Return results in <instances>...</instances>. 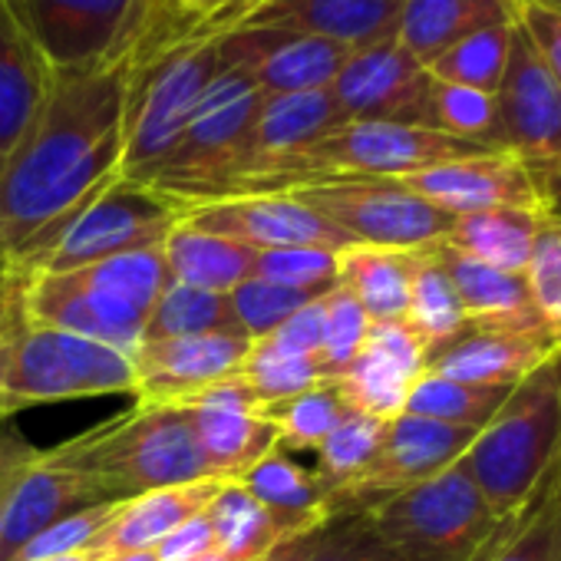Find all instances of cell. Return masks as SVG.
I'll use <instances>...</instances> for the list:
<instances>
[{
	"mask_svg": "<svg viewBox=\"0 0 561 561\" xmlns=\"http://www.w3.org/2000/svg\"><path fill=\"white\" fill-rule=\"evenodd\" d=\"M254 393L238 374L182 403L192 413V426L211 476L225 482H234L277 446V433L254 416Z\"/></svg>",
	"mask_w": 561,
	"mask_h": 561,
	"instance_id": "21",
	"label": "cell"
},
{
	"mask_svg": "<svg viewBox=\"0 0 561 561\" xmlns=\"http://www.w3.org/2000/svg\"><path fill=\"white\" fill-rule=\"evenodd\" d=\"M238 377L248 383L257 403L267 400H285L295 397L314 383H324L318 357H291V354H277L264 344H251L248 357L238 367Z\"/></svg>",
	"mask_w": 561,
	"mask_h": 561,
	"instance_id": "44",
	"label": "cell"
},
{
	"mask_svg": "<svg viewBox=\"0 0 561 561\" xmlns=\"http://www.w3.org/2000/svg\"><path fill=\"white\" fill-rule=\"evenodd\" d=\"M254 274L271 280V285L321 298L337 285V261H334V251H321V248L257 251Z\"/></svg>",
	"mask_w": 561,
	"mask_h": 561,
	"instance_id": "48",
	"label": "cell"
},
{
	"mask_svg": "<svg viewBox=\"0 0 561 561\" xmlns=\"http://www.w3.org/2000/svg\"><path fill=\"white\" fill-rule=\"evenodd\" d=\"M41 456L44 449H37L18 426H0V518H4L11 492Z\"/></svg>",
	"mask_w": 561,
	"mask_h": 561,
	"instance_id": "52",
	"label": "cell"
},
{
	"mask_svg": "<svg viewBox=\"0 0 561 561\" xmlns=\"http://www.w3.org/2000/svg\"><path fill=\"white\" fill-rule=\"evenodd\" d=\"M397 182L453 218L495 211V208H525V211L554 215L541 182L531 175V169L518 156L505 149L453 159V162L403 175Z\"/></svg>",
	"mask_w": 561,
	"mask_h": 561,
	"instance_id": "17",
	"label": "cell"
},
{
	"mask_svg": "<svg viewBox=\"0 0 561 561\" xmlns=\"http://www.w3.org/2000/svg\"><path fill=\"white\" fill-rule=\"evenodd\" d=\"M198 561H228L221 551H211V554H205V558H198Z\"/></svg>",
	"mask_w": 561,
	"mask_h": 561,
	"instance_id": "60",
	"label": "cell"
},
{
	"mask_svg": "<svg viewBox=\"0 0 561 561\" xmlns=\"http://www.w3.org/2000/svg\"><path fill=\"white\" fill-rule=\"evenodd\" d=\"M254 254L257 251L238 241L188 228L185 221H179L162 244L169 280L215 295H228L254 274Z\"/></svg>",
	"mask_w": 561,
	"mask_h": 561,
	"instance_id": "32",
	"label": "cell"
},
{
	"mask_svg": "<svg viewBox=\"0 0 561 561\" xmlns=\"http://www.w3.org/2000/svg\"><path fill=\"white\" fill-rule=\"evenodd\" d=\"M518 4H538V8H548V11H561V0H518Z\"/></svg>",
	"mask_w": 561,
	"mask_h": 561,
	"instance_id": "58",
	"label": "cell"
},
{
	"mask_svg": "<svg viewBox=\"0 0 561 561\" xmlns=\"http://www.w3.org/2000/svg\"><path fill=\"white\" fill-rule=\"evenodd\" d=\"M295 202L341 228L354 244L420 251L446 241L453 215L433 208L397 179H314L285 188Z\"/></svg>",
	"mask_w": 561,
	"mask_h": 561,
	"instance_id": "11",
	"label": "cell"
},
{
	"mask_svg": "<svg viewBox=\"0 0 561 561\" xmlns=\"http://www.w3.org/2000/svg\"><path fill=\"white\" fill-rule=\"evenodd\" d=\"M512 27L515 24H499V27H485L479 34L462 37L459 44L443 50L426 67L430 77L439 83H453V87H466V90H479V93L495 96L502 73H505V60H508Z\"/></svg>",
	"mask_w": 561,
	"mask_h": 561,
	"instance_id": "40",
	"label": "cell"
},
{
	"mask_svg": "<svg viewBox=\"0 0 561 561\" xmlns=\"http://www.w3.org/2000/svg\"><path fill=\"white\" fill-rule=\"evenodd\" d=\"M479 430H459L436 420H423L413 413H400L387 423V436L377 449V456L364 466V472L341 492L337 515L341 512H364L374 502L403 492L446 466H453Z\"/></svg>",
	"mask_w": 561,
	"mask_h": 561,
	"instance_id": "18",
	"label": "cell"
},
{
	"mask_svg": "<svg viewBox=\"0 0 561 561\" xmlns=\"http://www.w3.org/2000/svg\"><path fill=\"white\" fill-rule=\"evenodd\" d=\"M364 515L387 545L413 561H466L502 522L462 456L443 472L374 502Z\"/></svg>",
	"mask_w": 561,
	"mask_h": 561,
	"instance_id": "8",
	"label": "cell"
},
{
	"mask_svg": "<svg viewBox=\"0 0 561 561\" xmlns=\"http://www.w3.org/2000/svg\"><path fill=\"white\" fill-rule=\"evenodd\" d=\"M133 393V357L57 328L24 324L8 351L0 410L14 416L31 407L83 397Z\"/></svg>",
	"mask_w": 561,
	"mask_h": 561,
	"instance_id": "9",
	"label": "cell"
},
{
	"mask_svg": "<svg viewBox=\"0 0 561 561\" xmlns=\"http://www.w3.org/2000/svg\"><path fill=\"white\" fill-rule=\"evenodd\" d=\"M251 341L238 331L192 334L133 351V397L142 407H182L205 387L238 374Z\"/></svg>",
	"mask_w": 561,
	"mask_h": 561,
	"instance_id": "20",
	"label": "cell"
},
{
	"mask_svg": "<svg viewBox=\"0 0 561 561\" xmlns=\"http://www.w3.org/2000/svg\"><path fill=\"white\" fill-rule=\"evenodd\" d=\"M54 83L57 73L0 0V162L24 139Z\"/></svg>",
	"mask_w": 561,
	"mask_h": 561,
	"instance_id": "28",
	"label": "cell"
},
{
	"mask_svg": "<svg viewBox=\"0 0 561 561\" xmlns=\"http://www.w3.org/2000/svg\"><path fill=\"white\" fill-rule=\"evenodd\" d=\"M531 308L545 331L561 341V215H548L538 228L531 257L522 271Z\"/></svg>",
	"mask_w": 561,
	"mask_h": 561,
	"instance_id": "45",
	"label": "cell"
},
{
	"mask_svg": "<svg viewBox=\"0 0 561 561\" xmlns=\"http://www.w3.org/2000/svg\"><path fill=\"white\" fill-rule=\"evenodd\" d=\"M492 561H561V453Z\"/></svg>",
	"mask_w": 561,
	"mask_h": 561,
	"instance_id": "39",
	"label": "cell"
},
{
	"mask_svg": "<svg viewBox=\"0 0 561 561\" xmlns=\"http://www.w3.org/2000/svg\"><path fill=\"white\" fill-rule=\"evenodd\" d=\"M185 205L152 185L113 179L70 215L44 228L4 267V274H57L106 261L126 251L162 248L169 231L182 221Z\"/></svg>",
	"mask_w": 561,
	"mask_h": 561,
	"instance_id": "5",
	"label": "cell"
},
{
	"mask_svg": "<svg viewBox=\"0 0 561 561\" xmlns=\"http://www.w3.org/2000/svg\"><path fill=\"white\" fill-rule=\"evenodd\" d=\"M182 221L188 228L238 241L251 251H280V248H321L341 251L354 244L341 228L324 221L308 205L295 202L285 192H254L228 195L185 208Z\"/></svg>",
	"mask_w": 561,
	"mask_h": 561,
	"instance_id": "16",
	"label": "cell"
},
{
	"mask_svg": "<svg viewBox=\"0 0 561 561\" xmlns=\"http://www.w3.org/2000/svg\"><path fill=\"white\" fill-rule=\"evenodd\" d=\"M47 561H93L87 551H80V554H64V558H47Z\"/></svg>",
	"mask_w": 561,
	"mask_h": 561,
	"instance_id": "59",
	"label": "cell"
},
{
	"mask_svg": "<svg viewBox=\"0 0 561 561\" xmlns=\"http://www.w3.org/2000/svg\"><path fill=\"white\" fill-rule=\"evenodd\" d=\"M387 436V420H377L360 410H347L341 423L328 433V439L314 449L318 453V476L334 492V515L341 492L364 472V466L377 456Z\"/></svg>",
	"mask_w": 561,
	"mask_h": 561,
	"instance_id": "41",
	"label": "cell"
},
{
	"mask_svg": "<svg viewBox=\"0 0 561 561\" xmlns=\"http://www.w3.org/2000/svg\"><path fill=\"white\" fill-rule=\"evenodd\" d=\"M495 106L502 149L518 156L548 195V185L561 175V90L518 21L512 27Z\"/></svg>",
	"mask_w": 561,
	"mask_h": 561,
	"instance_id": "13",
	"label": "cell"
},
{
	"mask_svg": "<svg viewBox=\"0 0 561 561\" xmlns=\"http://www.w3.org/2000/svg\"><path fill=\"white\" fill-rule=\"evenodd\" d=\"M561 453V357L512 387L499 413L476 433L462 466L495 518H508L541 485Z\"/></svg>",
	"mask_w": 561,
	"mask_h": 561,
	"instance_id": "4",
	"label": "cell"
},
{
	"mask_svg": "<svg viewBox=\"0 0 561 561\" xmlns=\"http://www.w3.org/2000/svg\"><path fill=\"white\" fill-rule=\"evenodd\" d=\"M545 218L548 211H525V208H495V211L462 215V218H453L446 244L489 267L522 274Z\"/></svg>",
	"mask_w": 561,
	"mask_h": 561,
	"instance_id": "33",
	"label": "cell"
},
{
	"mask_svg": "<svg viewBox=\"0 0 561 561\" xmlns=\"http://www.w3.org/2000/svg\"><path fill=\"white\" fill-rule=\"evenodd\" d=\"M407 0H264L244 27H285L364 50L397 41Z\"/></svg>",
	"mask_w": 561,
	"mask_h": 561,
	"instance_id": "24",
	"label": "cell"
},
{
	"mask_svg": "<svg viewBox=\"0 0 561 561\" xmlns=\"http://www.w3.org/2000/svg\"><path fill=\"white\" fill-rule=\"evenodd\" d=\"M561 357L548 331L469 328L426 354V370L472 387H518L525 377Z\"/></svg>",
	"mask_w": 561,
	"mask_h": 561,
	"instance_id": "22",
	"label": "cell"
},
{
	"mask_svg": "<svg viewBox=\"0 0 561 561\" xmlns=\"http://www.w3.org/2000/svg\"><path fill=\"white\" fill-rule=\"evenodd\" d=\"M548 198H551V208L558 211V202H561V175L548 185Z\"/></svg>",
	"mask_w": 561,
	"mask_h": 561,
	"instance_id": "57",
	"label": "cell"
},
{
	"mask_svg": "<svg viewBox=\"0 0 561 561\" xmlns=\"http://www.w3.org/2000/svg\"><path fill=\"white\" fill-rule=\"evenodd\" d=\"M518 24L545 60L548 73L561 90V11H548L538 4H518Z\"/></svg>",
	"mask_w": 561,
	"mask_h": 561,
	"instance_id": "51",
	"label": "cell"
},
{
	"mask_svg": "<svg viewBox=\"0 0 561 561\" xmlns=\"http://www.w3.org/2000/svg\"><path fill=\"white\" fill-rule=\"evenodd\" d=\"M439 264L446 267L453 288L459 295V305L466 311L469 328H508V331H545L538 321L525 277L512 271L489 267L446 241L433 244ZM561 344V341H558Z\"/></svg>",
	"mask_w": 561,
	"mask_h": 561,
	"instance_id": "29",
	"label": "cell"
},
{
	"mask_svg": "<svg viewBox=\"0 0 561 561\" xmlns=\"http://www.w3.org/2000/svg\"><path fill=\"white\" fill-rule=\"evenodd\" d=\"M44 456L47 462L96 482L110 502H126L179 482L218 479L202 456L192 413L185 407L136 403L110 423L44 449Z\"/></svg>",
	"mask_w": 561,
	"mask_h": 561,
	"instance_id": "3",
	"label": "cell"
},
{
	"mask_svg": "<svg viewBox=\"0 0 561 561\" xmlns=\"http://www.w3.org/2000/svg\"><path fill=\"white\" fill-rule=\"evenodd\" d=\"M234 482L280 525L288 538L314 531L328 518H334L331 485L318 476V469H305L280 446H274Z\"/></svg>",
	"mask_w": 561,
	"mask_h": 561,
	"instance_id": "27",
	"label": "cell"
},
{
	"mask_svg": "<svg viewBox=\"0 0 561 561\" xmlns=\"http://www.w3.org/2000/svg\"><path fill=\"white\" fill-rule=\"evenodd\" d=\"M103 502L110 499L96 482L41 456L11 492L4 518H0V561H14V554L54 522Z\"/></svg>",
	"mask_w": 561,
	"mask_h": 561,
	"instance_id": "25",
	"label": "cell"
},
{
	"mask_svg": "<svg viewBox=\"0 0 561 561\" xmlns=\"http://www.w3.org/2000/svg\"><path fill=\"white\" fill-rule=\"evenodd\" d=\"M205 512L215 531V548L228 561H254L280 541H288L280 525L238 482H225Z\"/></svg>",
	"mask_w": 561,
	"mask_h": 561,
	"instance_id": "36",
	"label": "cell"
},
{
	"mask_svg": "<svg viewBox=\"0 0 561 561\" xmlns=\"http://www.w3.org/2000/svg\"><path fill=\"white\" fill-rule=\"evenodd\" d=\"M308 301H314L311 295L291 291L271 285V280L251 274L248 280H241L238 288L228 291V308H231V321L234 328L254 344L261 337H267L274 328L285 324L298 308H305Z\"/></svg>",
	"mask_w": 561,
	"mask_h": 561,
	"instance_id": "43",
	"label": "cell"
},
{
	"mask_svg": "<svg viewBox=\"0 0 561 561\" xmlns=\"http://www.w3.org/2000/svg\"><path fill=\"white\" fill-rule=\"evenodd\" d=\"M492 152L453 139L426 126L403 123H344L324 139H318L285 179H277L267 192H285L314 179H403L453 159Z\"/></svg>",
	"mask_w": 561,
	"mask_h": 561,
	"instance_id": "10",
	"label": "cell"
},
{
	"mask_svg": "<svg viewBox=\"0 0 561 561\" xmlns=\"http://www.w3.org/2000/svg\"><path fill=\"white\" fill-rule=\"evenodd\" d=\"M426 370V347L403 321L370 324L364 351L337 380L351 410L377 420H397L407 410L410 387Z\"/></svg>",
	"mask_w": 561,
	"mask_h": 561,
	"instance_id": "23",
	"label": "cell"
},
{
	"mask_svg": "<svg viewBox=\"0 0 561 561\" xmlns=\"http://www.w3.org/2000/svg\"><path fill=\"white\" fill-rule=\"evenodd\" d=\"M403 324L423 341L426 354L449 344L456 334L466 331V311L459 305V295L453 288L446 267L439 264L433 244L416 251L413 288H410V305H407Z\"/></svg>",
	"mask_w": 561,
	"mask_h": 561,
	"instance_id": "35",
	"label": "cell"
},
{
	"mask_svg": "<svg viewBox=\"0 0 561 561\" xmlns=\"http://www.w3.org/2000/svg\"><path fill=\"white\" fill-rule=\"evenodd\" d=\"M18 280L27 324L80 334L133 357L169 274L162 248H142L87 267L41 271Z\"/></svg>",
	"mask_w": 561,
	"mask_h": 561,
	"instance_id": "2",
	"label": "cell"
},
{
	"mask_svg": "<svg viewBox=\"0 0 561 561\" xmlns=\"http://www.w3.org/2000/svg\"><path fill=\"white\" fill-rule=\"evenodd\" d=\"M337 285L354 295L370 324L403 321L413 288L416 251H393L374 244H347L334 254Z\"/></svg>",
	"mask_w": 561,
	"mask_h": 561,
	"instance_id": "31",
	"label": "cell"
},
{
	"mask_svg": "<svg viewBox=\"0 0 561 561\" xmlns=\"http://www.w3.org/2000/svg\"><path fill=\"white\" fill-rule=\"evenodd\" d=\"M367 331H370L367 311L354 301V295H347L341 285H334L324 295V341L318 351L324 380H341L347 374V367L364 351Z\"/></svg>",
	"mask_w": 561,
	"mask_h": 561,
	"instance_id": "46",
	"label": "cell"
},
{
	"mask_svg": "<svg viewBox=\"0 0 561 561\" xmlns=\"http://www.w3.org/2000/svg\"><path fill=\"white\" fill-rule=\"evenodd\" d=\"M305 561H413L387 545L364 512H341L328 518Z\"/></svg>",
	"mask_w": 561,
	"mask_h": 561,
	"instance_id": "47",
	"label": "cell"
},
{
	"mask_svg": "<svg viewBox=\"0 0 561 561\" xmlns=\"http://www.w3.org/2000/svg\"><path fill=\"white\" fill-rule=\"evenodd\" d=\"M518 518H522V512H515V515L502 518V522H499V528H495V531H492V535H489V538H485V541H482V545H479L466 561H492V558H495V551L502 548V541L515 531Z\"/></svg>",
	"mask_w": 561,
	"mask_h": 561,
	"instance_id": "55",
	"label": "cell"
},
{
	"mask_svg": "<svg viewBox=\"0 0 561 561\" xmlns=\"http://www.w3.org/2000/svg\"><path fill=\"white\" fill-rule=\"evenodd\" d=\"M116 502H103L83 512H73L60 522H54L50 528H44L41 535H34L18 554L14 561H47V558H64V554H80L93 545V538L103 531V525L110 522Z\"/></svg>",
	"mask_w": 561,
	"mask_h": 561,
	"instance_id": "49",
	"label": "cell"
},
{
	"mask_svg": "<svg viewBox=\"0 0 561 561\" xmlns=\"http://www.w3.org/2000/svg\"><path fill=\"white\" fill-rule=\"evenodd\" d=\"M347 410L351 407L344 403L337 380L314 383L285 400L254 403V416L264 420L277 433V446L295 449V453H305V449L314 453Z\"/></svg>",
	"mask_w": 561,
	"mask_h": 561,
	"instance_id": "34",
	"label": "cell"
},
{
	"mask_svg": "<svg viewBox=\"0 0 561 561\" xmlns=\"http://www.w3.org/2000/svg\"><path fill=\"white\" fill-rule=\"evenodd\" d=\"M225 67L244 70L261 96H291L331 90L351 50L301 31L241 27L221 41Z\"/></svg>",
	"mask_w": 561,
	"mask_h": 561,
	"instance_id": "19",
	"label": "cell"
},
{
	"mask_svg": "<svg viewBox=\"0 0 561 561\" xmlns=\"http://www.w3.org/2000/svg\"><path fill=\"white\" fill-rule=\"evenodd\" d=\"M152 551H156L159 561H198V558L218 551L208 512H202V515L188 518L185 525H179L175 531H169Z\"/></svg>",
	"mask_w": 561,
	"mask_h": 561,
	"instance_id": "53",
	"label": "cell"
},
{
	"mask_svg": "<svg viewBox=\"0 0 561 561\" xmlns=\"http://www.w3.org/2000/svg\"><path fill=\"white\" fill-rule=\"evenodd\" d=\"M221 485H225L221 479H198V482H179V485L152 489L136 499L116 502L110 522L93 538L87 554L106 558V554H119V551L156 548L169 531H175L188 518L202 515Z\"/></svg>",
	"mask_w": 561,
	"mask_h": 561,
	"instance_id": "26",
	"label": "cell"
},
{
	"mask_svg": "<svg viewBox=\"0 0 561 561\" xmlns=\"http://www.w3.org/2000/svg\"><path fill=\"white\" fill-rule=\"evenodd\" d=\"M318 531H321V528L305 531V535H295V538H288V541H280L277 548H271L267 554H261V558H254V561H305L308 551L314 548Z\"/></svg>",
	"mask_w": 561,
	"mask_h": 561,
	"instance_id": "54",
	"label": "cell"
},
{
	"mask_svg": "<svg viewBox=\"0 0 561 561\" xmlns=\"http://www.w3.org/2000/svg\"><path fill=\"white\" fill-rule=\"evenodd\" d=\"M57 77L123 57L142 0H4Z\"/></svg>",
	"mask_w": 561,
	"mask_h": 561,
	"instance_id": "12",
	"label": "cell"
},
{
	"mask_svg": "<svg viewBox=\"0 0 561 561\" xmlns=\"http://www.w3.org/2000/svg\"><path fill=\"white\" fill-rule=\"evenodd\" d=\"M518 0H407L400 14L397 41L423 67L443 50L485 27L515 24Z\"/></svg>",
	"mask_w": 561,
	"mask_h": 561,
	"instance_id": "30",
	"label": "cell"
},
{
	"mask_svg": "<svg viewBox=\"0 0 561 561\" xmlns=\"http://www.w3.org/2000/svg\"><path fill=\"white\" fill-rule=\"evenodd\" d=\"M508 393H512L508 387H472V383H459V380L423 370L416 383L410 387L403 413L459 426V430H482L508 400Z\"/></svg>",
	"mask_w": 561,
	"mask_h": 561,
	"instance_id": "37",
	"label": "cell"
},
{
	"mask_svg": "<svg viewBox=\"0 0 561 561\" xmlns=\"http://www.w3.org/2000/svg\"><path fill=\"white\" fill-rule=\"evenodd\" d=\"M430 129L446 133L453 139L502 149V126H499V106L492 93L453 87L433 80L430 87Z\"/></svg>",
	"mask_w": 561,
	"mask_h": 561,
	"instance_id": "42",
	"label": "cell"
},
{
	"mask_svg": "<svg viewBox=\"0 0 561 561\" xmlns=\"http://www.w3.org/2000/svg\"><path fill=\"white\" fill-rule=\"evenodd\" d=\"M321 341H324V295L298 308L285 324L274 328L267 337L254 344H264L277 354H291V357H318Z\"/></svg>",
	"mask_w": 561,
	"mask_h": 561,
	"instance_id": "50",
	"label": "cell"
},
{
	"mask_svg": "<svg viewBox=\"0 0 561 561\" xmlns=\"http://www.w3.org/2000/svg\"><path fill=\"white\" fill-rule=\"evenodd\" d=\"M93 561H159L152 548L142 551H119V554H106V558H93Z\"/></svg>",
	"mask_w": 561,
	"mask_h": 561,
	"instance_id": "56",
	"label": "cell"
},
{
	"mask_svg": "<svg viewBox=\"0 0 561 561\" xmlns=\"http://www.w3.org/2000/svg\"><path fill=\"white\" fill-rule=\"evenodd\" d=\"M225 70L221 41L182 44L146 64L126 67L123 165L119 175L149 185L179 142L202 93Z\"/></svg>",
	"mask_w": 561,
	"mask_h": 561,
	"instance_id": "6",
	"label": "cell"
},
{
	"mask_svg": "<svg viewBox=\"0 0 561 561\" xmlns=\"http://www.w3.org/2000/svg\"><path fill=\"white\" fill-rule=\"evenodd\" d=\"M430 70L400 41L351 50L331 96L347 123H403L430 129Z\"/></svg>",
	"mask_w": 561,
	"mask_h": 561,
	"instance_id": "15",
	"label": "cell"
},
{
	"mask_svg": "<svg viewBox=\"0 0 561 561\" xmlns=\"http://www.w3.org/2000/svg\"><path fill=\"white\" fill-rule=\"evenodd\" d=\"M344 113L334 103L331 90L291 93V96H264L241 149L234 182L228 195L267 192L277 179L328 133L344 126ZM225 195V198H228Z\"/></svg>",
	"mask_w": 561,
	"mask_h": 561,
	"instance_id": "14",
	"label": "cell"
},
{
	"mask_svg": "<svg viewBox=\"0 0 561 561\" xmlns=\"http://www.w3.org/2000/svg\"><path fill=\"white\" fill-rule=\"evenodd\" d=\"M126 60L57 77L44 110L0 162V274L31 238L119 179Z\"/></svg>",
	"mask_w": 561,
	"mask_h": 561,
	"instance_id": "1",
	"label": "cell"
},
{
	"mask_svg": "<svg viewBox=\"0 0 561 561\" xmlns=\"http://www.w3.org/2000/svg\"><path fill=\"white\" fill-rule=\"evenodd\" d=\"M261 100V90L244 70L225 67L218 80L202 93L179 142L156 169L149 185L182 202L185 208L225 198L231 192L234 169Z\"/></svg>",
	"mask_w": 561,
	"mask_h": 561,
	"instance_id": "7",
	"label": "cell"
},
{
	"mask_svg": "<svg viewBox=\"0 0 561 561\" xmlns=\"http://www.w3.org/2000/svg\"><path fill=\"white\" fill-rule=\"evenodd\" d=\"M215 331H238L231 321L228 295H215V291H202V288H188V285L169 280L156 308L149 311L142 344L192 337V334H215Z\"/></svg>",
	"mask_w": 561,
	"mask_h": 561,
	"instance_id": "38",
	"label": "cell"
}]
</instances>
